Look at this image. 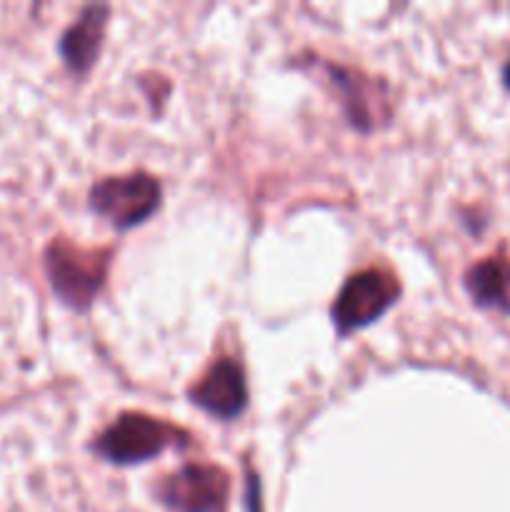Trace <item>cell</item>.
<instances>
[{
    "mask_svg": "<svg viewBox=\"0 0 510 512\" xmlns=\"http://www.w3.org/2000/svg\"><path fill=\"white\" fill-rule=\"evenodd\" d=\"M110 253L108 250H85L68 240H53L45 250V273L50 288L75 310H85L93 305L108 275Z\"/></svg>",
    "mask_w": 510,
    "mask_h": 512,
    "instance_id": "1",
    "label": "cell"
},
{
    "mask_svg": "<svg viewBox=\"0 0 510 512\" xmlns=\"http://www.w3.org/2000/svg\"><path fill=\"white\" fill-rule=\"evenodd\" d=\"M185 433L143 413H125L100 433L95 450L113 465L148 463L173 445H185Z\"/></svg>",
    "mask_w": 510,
    "mask_h": 512,
    "instance_id": "2",
    "label": "cell"
},
{
    "mask_svg": "<svg viewBox=\"0 0 510 512\" xmlns=\"http://www.w3.org/2000/svg\"><path fill=\"white\" fill-rule=\"evenodd\" d=\"M400 295L398 280L378 268L350 275L333 303V325L338 333L350 335L383 318Z\"/></svg>",
    "mask_w": 510,
    "mask_h": 512,
    "instance_id": "3",
    "label": "cell"
},
{
    "mask_svg": "<svg viewBox=\"0 0 510 512\" xmlns=\"http://www.w3.org/2000/svg\"><path fill=\"white\" fill-rule=\"evenodd\" d=\"M160 183L148 173L105 178L90 188V208L110 220L118 230H128L148 220L160 205Z\"/></svg>",
    "mask_w": 510,
    "mask_h": 512,
    "instance_id": "4",
    "label": "cell"
},
{
    "mask_svg": "<svg viewBox=\"0 0 510 512\" xmlns=\"http://www.w3.org/2000/svg\"><path fill=\"white\" fill-rule=\"evenodd\" d=\"M158 498L173 512H218L228 498V475L218 465H183L160 483Z\"/></svg>",
    "mask_w": 510,
    "mask_h": 512,
    "instance_id": "5",
    "label": "cell"
},
{
    "mask_svg": "<svg viewBox=\"0 0 510 512\" xmlns=\"http://www.w3.org/2000/svg\"><path fill=\"white\" fill-rule=\"evenodd\" d=\"M190 400L213 418H238L248 405V383L238 360L223 358L210 365L200 383L190 388Z\"/></svg>",
    "mask_w": 510,
    "mask_h": 512,
    "instance_id": "6",
    "label": "cell"
},
{
    "mask_svg": "<svg viewBox=\"0 0 510 512\" xmlns=\"http://www.w3.org/2000/svg\"><path fill=\"white\" fill-rule=\"evenodd\" d=\"M108 5H88L78 20L70 25L60 40V55L73 73H88L103 45L105 25H108Z\"/></svg>",
    "mask_w": 510,
    "mask_h": 512,
    "instance_id": "7",
    "label": "cell"
},
{
    "mask_svg": "<svg viewBox=\"0 0 510 512\" xmlns=\"http://www.w3.org/2000/svg\"><path fill=\"white\" fill-rule=\"evenodd\" d=\"M465 288L478 305L510 313V263L505 260L490 258L473 265L465 275Z\"/></svg>",
    "mask_w": 510,
    "mask_h": 512,
    "instance_id": "8",
    "label": "cell"
},
{
    "mask_svg": "<svg viewBox=\"0 0 510 512\" xmlns=\"http://www.w3.org/2000/svg\"><path fill=\"white\" fill-rule=\"evenodd\" d=\"M328 75L335 88L340 90L343 108L348 113L350 123L360 130L375 128L378 105H373V85L365 78H360L358 73H353V70L338 68V65H328Z\"/></svg>",
    "mask_w": 510,
    "mask_h": 512,
    "instance_id": "9",
    "label": "cell"
},
{
    "mask_svg": "<svg viewBox=\"0 0 510 512\" xmlns=\"http://www.w3.org/2000/svg\"><path fill=\"white\" fill-rule=\"evenodd\" d=\"M248 508L250 512H260V483L253 473H248Z\"/></svg>",
    "mask_w": 510,
    "mask_h": 512,
    "instance_id": "10",
    "label": "cell"
},
{
    "mask_svg": "<svg viewBox=\"0 0 510 512\" xmlns=\"http://www.w3.org/2000/svg\"><path fill=\"white\" fill-rule=\"evenodd\" d=\"M503 83H505V88L510 90V63L505 65V70H503Z\"/></svg>",
    "mask_w": 510,
    "mask_h": 512,
    "instance_id": "11",
    "label": "cell"
}]
</instances>
